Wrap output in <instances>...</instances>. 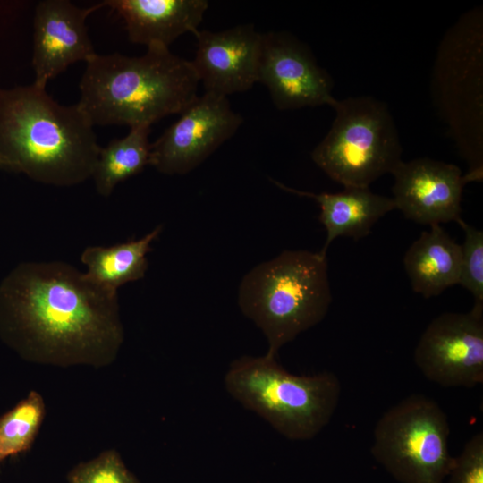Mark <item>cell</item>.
I'll return each instance as SVG.
<instances>
[{
  "label": "cell",
  "instance_id": "603a6c76",
  "mask_svg": "<svg viewBox=\"0 0 483 483\" xmlns=\"http://www.w3.org/2000/svg\"><path fill=\"white\" fill-rule=\"evenodd\" d=\"M0 169L12 172L10 162L0 154Z\"/></svg>",
  "mask_w": 483,
  "mask_h": 483
},
{
  "label": "cell",
  "instance_id": "ffe728a7",
  "mask_svg": "<svg viewBox=\"0 0 483 483\" xmlns=\"http://www.w3.org/2000/svg\"><path fill=\"white\" fill-rule=\"evenodd\" d=\"M464 232L459 284L474 298V305L483 308V232L462 218L456 221Z\"/></svg>",
  "mask_w": 483,
  "mask_h": 483
},
{
  "label": "cell",
  "instance_id": "6da1fadb",
  "mask_svg": "<svg viewBox=\"0 0 483 483\" xmlns=\"http://www.w3.org/2000/svg\"><path fill=\"white\" fill-rule=\"evenodd\" d=\"M0 335L39 363L110 364L124 335L117 292L65 262L20 263L0 283Z\"/></svg>",
  "mask_w": 483,
  "mask_h": 483
},
{
  "label": "cell",
  "instance_id": "3957f363",
  "mask_svg": "<svg viewBox=\"0 0 483 483\" xmlns=\"http://www.w3.org/2000/svg\"><path fill=\"white\" fill-rule=\"evenodd\" d=\"M199 83L191 61L169 47L148 46L138 57L97 54L86 63L77 104L93 126L150 127L187 108Z\"/></svg>",
  "mask_w": 483,
  "mask_h": 483
},
{
  "label": "cell",
  "instance_id": "9a60e30c",
  "mask_svg": "<svg viewBox=\"0 0 483 483\" xmlns=\"http://www.w3.org/2000/svg\"><path fill=\"white\" fill-rule=\"evenodd\" d=\"M282 190L315 199L319 208V221L326 230V239L319 251L326 256L331 242L339 236L358 241L367 236L373 225L395 209L392 198L372 192L369 188L349 187L336 193H311L295 190L271 180Z\"/></svg>",
  "mask_w": 483,
  "mask_h": 483
},
{
  "label": "cell",
  "instance_id": "5b68a950",
  "mask_svg": "<svg viewBox=\"0 0 483 483\" xmlns=\"http://www.w3.org/2000/svg\"><path fill=\"white\" fill-rule=\"evenodd\" d=\"M225 386L236 401L291 440L315 437L330 422L341 395L334 373L293 375L267 354L233 361Z\"/></svg>",
  "mask_w": 483,
  "mask_h": 483
},
{
  "label": "cell",
  "instance_id": "d6986e66",
  "mask_svg": "<svg viewBox=\"0 0 483 483\" xmlns=\"http://www.w3.org/2000/svg\"><path fill=\"white\" fill-rule=\"evenodd\" d=\"M45 412L41 394L31 391L0 417V463L30 448L39 431Z\"/></svg>",
  "mask_w": 483,
  "mask_h": 483
},
{
  "label": "cell",
  "instance_id": "277c9868",
  "mask_svg": "<svg viewBox=\"0 0 483 483\" xmlns=\"http://www.w3.org/2000/svg\"><path fill=\"white\" fill-rule=\"evenodd\" d=\"M332 301L326 256L305 250H284L242 278V312L267 338V355L321 322Z\"/></svg>",
  "mask_w": 483,
  "mask_h": 483
},
{
  "label": "cell",
  "instance_id": "8992f818",
  "mask_svg": "<svg viewBox=\"0 0 483 483\" xmlns=\"http://www.w3.org/2000/svg\"><path fill=\"white\" fill-rule=\"evenodd\" d=\"M335 117L311 152L313 162L344 188H369L402 160V145L387 106L369 96L337 100Z\"/></svg>",
  "mask_w": 483,
  "mask_h": 483
},
{
  "label": "cell",
  "instance_id": "30bf717a",
  "mask_svg": "<svg viewBox=\"0 0 483 483\" xmlns=\"http://www.w3.org/2000/svg\"><path fill=\"white\" fill-rule=\"evenodd\" d=\"M258 82L267 88L279 110L334 107L337 102L331 76L306 45L286 32L262 33Z\"/></svg>",
  "mask_w": 483,
  "mask_h": 483
},
{
  "label": "cell",
  "instance_id": "2e32d148",
  "mask_svg": "<svg viewBox=\"0 0 483 483\" xmlns=\"http://www.w3.org/2000/svg\"><path fill=\"white\" fill-rule=\"evenodd\" d=\"M461 262V244L439 225L423 231L403 258L412 290L426 299L459 284Z\"/></svg>",
  "mask_w": 483,
  "mask_h": 483
},
{
  "label": "cell",
  "instance_id": "52a82bcc",
  "mask_svg": "<svg viewBox=\"0 0 483 483\" xmlns=\"http://www.w3.org/2000/svg\"><path fill=\"white\" fill-rule=\"evenodd\" d=\"M371 454L400 483H444L453 457L450 427L439 404L411 394L387 410L374 429Z\"/></svg>",
  "mask_w": 483,
  "mask_h": 483
},
{
  "label": "cell",
  "instance_id": "7c38bea8",
  "mask_svg": "<svg viewBox=\"0 0 483 483\" xmlns=\"http://www.w3.org/2000/svg\"><path fill=\"white\" fill-rule=\"evenodd\" d=\"M100 8V3L80 8L68 0H43L37 4L32 51L35 85L46 89L50 80L71 64L87 63L97 55L86 20Z\"/></svg>",
  "mask_w": 483,
  "mask_h": 483
},
{
  "label": "cell",
  "instance_id": "8fae6325",
  "mask_svg": "<svg viewBox=\"0 0 483 483\" xmlns=\"http://www.w3.org/2000/svg\"><path fill=\"white\" fill-rule=\"evenodd\" d=\"M391 174L392 199L407 219L432 226L462 218V196L469 181L457 165L420 157L401 161Z\"/></svg>",
  "mask_w": 483,
  "mask_h": 483
},
{
  "label": "cell",
  "instance_id": "5bb4252c",
  "mask_svg": "<svg viewBox=\"0 0 483 483\" xmlns=\"http://www.w3.org/2000/svg\"><path fill=\"white\" fill-rule=\"evenodd\" d=\"M124 22L131 42L169 47L187 32L196 35L208 7L206 0H106Z\"/></svg>",
  "mask_w": 483,
  "mask_h": 483
},
{
  "label": "cell",
  "instance_id": "7402d4cb",
  "mask_svg": "<svg viewBox=\"0 0 483 483\" xmlns=\"http://www.w3.org/2000/svg\"><path fill=\"white\" fill-rule=\"evenodd\" d=\"M447 483H483V433L475 434L453 457Z\"/></svg>",
  "mask_w": 483,
  "mask_h": 483
},
{
  "label": "cell",
  "instance_id": "44dd1931",
  "mask_svg": "<svg viewBox=\"0 0 483 483\" xmlns=\"http://www.w3.org/2000/svg\"><path fill=\"white\" fill-rule=\"evenodd\" d=\"M68 483H140L114 450L75 466L68 474Z\"/></svg>",
  "mask_w": 483,
  "mask_h": 483
},
{
  "label": "cell",
  "instance_id": "e0dca14e",
  "mask_svg": "<svg viewBox=\"0 0 483 483\" xmlns=\"http://www.w3.org/2000/svg\"><path fill=\"white\" fill-rule=\"evenodd\" d=\"M163 230L157 225L140 239L112 246H89L80 255L86 266V276L95 284L112 292L122 285L144 277L148 269L147 255L151 243Z\"/></svg>",
  "mask_w": 483,
  "mask_h": 483
},
{
  "label": "cell",
  "instance_id": "9c48e42d",
  "mask_svg": "<svg viewBox=\"0 0 483 483\" xmlns=\"http://www.w3.org/2000/svg\"><path fill=\"white\" fill-rule=\"evenodd\" d=\"M150 145L149 165L158 172L185 174L199 165L242 123L227 97L205 92Z\"/></svg>",
  "mask_w": 483,
  "mask_h": 483
},
{
  "label": "cell",
  "instance_id": "ba28073f",
  "mask_svg": "<svg viewBox=\"0 0 483 483\" xmlns=\"http://www.w3.org/2000/svg\"><path fill=\"white\" fill-rule=\"evenodd\" d=\"M423 376L444 387L472 388L483 383V308L435 318L414 350Z\"/></svg>",
  "mask_w": 483,
  "mask_h": 483
},
{
  "label": "cell",
  "instance_id": "ac0fdd59",
  "mask_svg": "<svg viewBox=\"0 0 483 483\" xmlns=\"http://www.w3.org/2000/svg\"><path fill=\"white\" fill-rule=\"evenodd\" d=\"M149 126L132 127L125 137L114 139L100 148L92 174L99 195L110 196L117 184L149 165Z\"/></svg>",
  "mask_w": 483,
  "mask_h": 483
},
{
  "label": "cell",
  "instance_id": "7a4b0ae2",
  "mask_svg": "<svg viewBox=\"0 0 483 483\" xmlns=\"http://www.w3.org/2000/svg\"><path fill=\"white\" fill-rule=\"evenodd\" d=\"M78 104L64 106L34 83L0 88V154L12 172L59 187L92 178L101 147Z\"/></svg>",
  "mask_w": 483,
  "mask_h": 483
},
{
  "label": "cell",
  "instance_id": "4fadbf2b",
  "mask_svg": "<svg viewBox=\"0 0 483 483\" xmlns=\"http://www.w3.org/2000/svg\"><path fill=\"white\" fill-rule=\"evenodd\" d=\"M191 61L205 92L219 96L243 92L258 81L262 33L253 25L225 30H199Z\"/></svg>",
  "mask_w": 483,
  "mask_h": 483
}]
</instances>
